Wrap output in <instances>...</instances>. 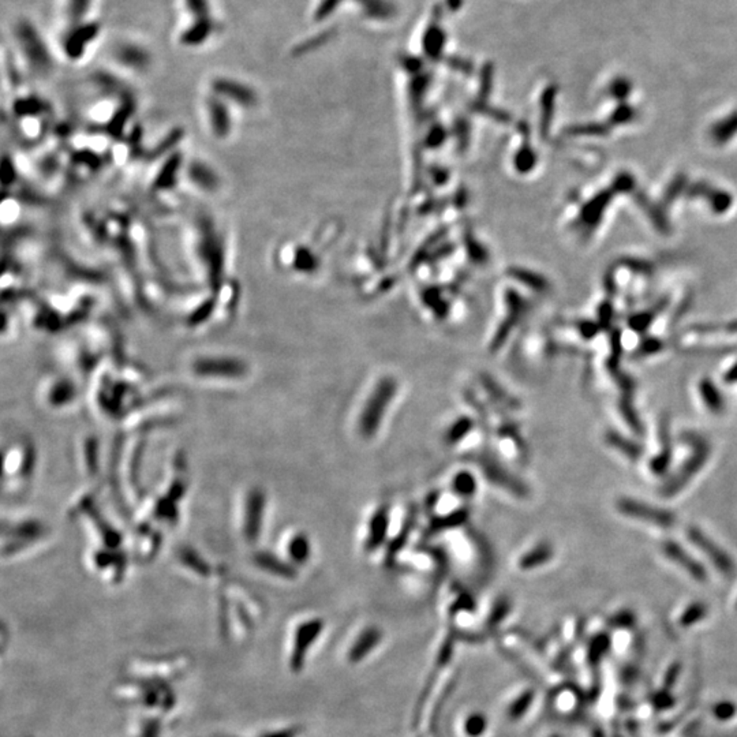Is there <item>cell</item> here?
I'll list each match as a JSON object with an SVG mask.
<instances>
[{
    "mask_svg": "<svg viewBox=\"0 0 737 737\" xmlns=\"http://www.w3.org/2000/svg\"><path fill=\"white\" fill-rule=\"evenodd\" d=\"M179 21L175 33L179 45L199 49L219 39L224 26L215 0H178Z\"/></svg>",
    "mask_w": 737,
    "mask_h": 737,
    "instance_id": "6da1fadb",
    "label": "cell"
},
{
    "mask_svg": "<svg viewBox=\"0 0 737 737\" xmlns=\"http://www.w3.org/2000/svg\"><path fill=\"white\" fill-rule=\"evenodd\" d=\"M13 45L23 61L39 70L51 68L55 58V48L45 40L44 33L39 26L27 18H21L11 29Z\"/></svg>",
    "mask_w": 737,
    "mask_h": 737,
    "instance_id": "7a4b0ae2",
    "label": "cell"
},
{
    "mask_svg": "<svg viewBox=\"0 0 737 737\" xmlns=\"http://www.w3.org/2000/svg\"><path fill=\"white\" fill-rule=\"evenodd\" d=\"M103 33L99 0H61L58 37Z\"/></svg>",
    "mask_w": 737,
    "mask_h": 737,
    "instance_id": "3957f363",
    "label": "cell"
},
{
    "mask_svg": "<svg viewBox=\"0 0 737 737\" xmlns=\"http://www.w3.org/2000/svg\"><path fill=\"white\" fill-rule=\"evenodd\" d=\"M396 392L398 384L392 379H384L376 385L359 418V433L363 437L370 439L379 432L385 412L393 401Z\"/></svg>",
    "mask_w": 737,
    "mask_h": 737,
    "instance_id": "277c9868",
    "label": "cell"
},
{
    "mask_svg": "<svg viewBox=\"0 0 737 737\" xmlns=\"http://www.w3.org/2000/svg\"><path fill=\"white\" fill-rule=\"evenodd\" d=\"M684 440L687 444L693 447V455L683 463V466L677 470L662 486V494L667 497H672L683 491L693 481L695 475L705 467L710 456L709 444L700 436H696L693 433H686Z\"/></svg>",
    "mask_w": 737,
    "mask_h": 737,
    "instance_id": "5b68a950",
    "label": "cell"
},
{
    "mask_svg": "<svg viewBox=\"0 0 737 737\" xmlns=\"http://www.w3.org/2000/svg\"><path fill=\"white\" fill-rule=\"evenodd\" d=\"M617 510L626 516L646 522L650 524L669 529L676 523V516L668 510H662L660 507H654L648 503L623 497L617 501Z\"/></svg>",
    "mask_w": 737,
    "mask_h": 737,
    "instance_id": "8992f818",
    "label": "cell"
},
{
    "mask_svg": "<svg viewBox=\"0 0 737 737\" xmlns=\"http://www.w3.org/2000/svg\"><path fill=\"white\" fill-rule=\"evenodd\" d=\"M687 536L691 543L712 561L715 568L726 577H733L736 572V565L733 559L709 536H706L699 527L691 526L687 529Z\"/></svg>",
    "mask_w": 737,
    "mask_h": 737,
    "instance_id": "52a82bcc",
    "label": "cell"
},
{
    "mask_svg": "<svg viewBox=\"0 0 737 737\" xmlns=\"http://www.w3.org/2000/svg\"><path fill=\"white\" fill-rule=\"evenodd\" d=\"M481 466L485 472V477L493 485L503 488L510 493H514L519 497H524L529 494L527 485L522 482L517 477H515L512 472L503 467V465H500L497 460L485 458L481 460Z\"/></svg>",
    "mask_w": 737,
    "mask_h": 737,
    "instance_id": "ba28073f",
    "label": "cell"
},
{
    "mask_svg": "<svg viewBox=\"0 0 737 737\" xmlns=\"http://www.w3.org/2000/svg\"><path fill=\"white\" fill-rule=\"evenodd\" d=\"M662 552L670 561L677 564L690 577H693V579L705 581L707 578L706 568L693 556H691L680 543L668 539L662 543Z\"/></svg>",
    "mask_w": 737,
    "mask_h": 737,
    "instance_id": "9c48e42d",
    "label": "cell"
},
{
    "mask_svg": "<svg viewBox=\"0 0 737 737\" xmlns=\"http://www.w3.org/2000/svg\"><path fill=\"white\" fill-rule=\"evenodd\" d=\"M389 530V510L386 505L380 507L369 522V531L366 538V550L374 552L385 542Z\"/></svg>",
    "mask_w": 737,
    "mask_h": 737,
    "instance_id": "30bf717a",
    "label": "cell"
},
{
    "mask_svg": "<svg viewBox=\"0 0 737 737\" xmlns=\"http://www.w3.org/2000/svg\"><path fill=\"white\" fill-rule=\"evenodd\" d=\"M115 58L126 66L141 68L149 63L148 49L134 40H122L115 46Z\"/></svg>",
    "mask_w": 737,
    "mask_h": 737,
    "instance_id": "8fae6325",
    "label": "cell"
},
{
    "mask_svg": "<svg viewBox=\"0 0 737 737\" xmlns=\"http://www.w3.org/2000/svg\"><path fill=\"white\" fill-rule=\"evenodd\" d=\"M699 395L702 398V402L707 407V410L713 414H721L725 410V399L722 392L717 388L714 382L709 379H703L698 385Z\"/></svg>",
    "mask_w": 737,
    "mask_h": 737,
    "instance_id": "7c38bea8",
    "label": "cell"
},
{
    "mask_svg": "<svg viewBox=\"0 0 737 737\" xmlns=\"http://www.w3.org/2000/svg\"><path fill=\"white\" fill-rule=\"evenodd\" d=\"M605 440H606V443L610 447L615 448L619 452H622L624 456H626L631 460H638L642 456V453H643V448H642L641 444H638L636 441H632L631 439L620 434L616 430H609L605 434Z\"/></svg>",
    "mask_w": 737,
    "mask_h": 737,
    "instance_id": "4fadbf2b",
    "label": "cell"
},
{
    "mask_svg": "<svg viewBox=\"0 0 737 737\" xmlns=\"http://www.w3.org/2000/svg\"><path fill=\"white\" fill-rule=\"evenodd\" d=\"M553 548L550 543L543 542L534 546L531 550H529L526 555H523L519 560V565L522 569H534L541 565H545L553 558Z\"/></svg>",
    "mask_w": 737,
    "mask_h": 737,
    "instance_id": "5bb4252c",
    "label": "cell"
},
{
    "mask_svg": "<svg viewBox=\"0 0 737 737\" xmlns=\"http://www.w3.org/2000/svg\"><path fill=\"white\" fill-rule=\"evenodd\" d=\"M467 517H469V512L466 510H459V511H453V512L444 515V516L434 517L430 522L429 533L430 534H437V533L446 531V530L453 529V527H459V526H462L467 520Z\"/></svg>",
    "mask_w": 737,
    "mask_h": 737,
    "instance_id": "9a60e30c",
    "label": "cell"
},
{
    "mask_svg": "<svg viewBox=\"0 0 737 737\" xmlns=\"http://www.w3.org/2000/svg\"><path fill=\"white\" fill-rule=\"evenodd\" d=\"M452 486L456 494L462 497H472L477 491V479L469 471H460L455 475Z\"/></svg>",
    "mask_w": 737,
    "mask_h": 737,
    "instance_id": "2e32d148",
    "label": "cell"
},
{
    "mask_svg": "<svg viewBox=\"0 0 737 737\" xmlns=\"http://www.w3.org/2000/svg\"><path fill=\"white\" fill-rule=\"evenodd\" d=\"M472 427H474V421L469 417H462L456 420V422H453L448 430L447 437H446L448 444H458L460 440H463L469 434Z\"/></svg>",
    "mask_w": 737,
    "mask_h": 737,
    "instance_id": "e0dca14e",
    "label": "cell"
},
{
    "mask_svg": "<svg viewBox=\"0 0 737 737\" xmlns=\"http://www.w3.org/2000/svg\"><path fill=\"white\" fill-rule=\"evenodd\" d=\"M670 462H672V449H670L669 441H667L665 447L662 448L660 453L655 455L650 460V470L657 475H662L669 469Z\"/></svg>",
    "mask_w": 737,
    "mask_h": 737,
    "instance_id": "ac0fdd59",
    "label": "cell"
},
{
    "mask_svg": "<svg viewBox=\"0 0 737 737\" xmlns=\"http://www.w3.org/2000/svg\"><path fill=\"white\" fill-rule=\"evenodd\" d=\"M620 412L622 415L624 417L626 424L628 426L638 434H642V430H643V424L641 422V418L639 415L636 414L632 403L628 402V401H622L620 403Z\"/></svg>",
    "mask_w": 737,
    "mask_h": 737,
    "instance_id": "d6986e66",
    "label": "cell"
},
{
    "mask_svg": "<svg viewBox=\"0 0 737 737\" xmlns=\"http://www.w3.org/2000/svg\"><path fill=\"white\" fill-rule=\"evenodd\" d=\"M290 550L292 559L296 560L299 562L308 560L309 555H310V545H309L308 538L302 536L294 538V541L291 543Z\"/></svg>",
    "mask_w": 737,
    "mask_h": 737,
    "instance_id": "ffe728a7",
    "label": "cell"
},
{
    "mask_svg": "<svg viewBox=\"0 0 737 737\" xmlns=\"http://www.w3.org/2000/svg\"><path fill=\"white\" fill-rule=\"evenodd\" d=\"M411 527H412V520H408V523L405 524V527H403L402 533L399 536H396L392 543L389 545L388 548V559H393L402 549L403 546L405 545L408 536H410V531H411Z\"/></svg>",
    "mask_w": 737,
    "mask_h": 737,
    "instance_id": "44dd1931",
    "label": "cell"
},
{
    "mask_svg": "<svg viewBox=\"0 0 737 737\" xmlns=\"http://www.w3.org/2000/svg\"><path fill=\"white\" fill-rule=\"evenodd\" d=\"M725 381H726L728 384H735V382H737V363L726 372V374H725Z\"/></svg>",
    "mask_w": 737,
    "mask_h": 737,
    "instance_id": "7402d4cb",
    "label": "cell"
}]
</instances>
